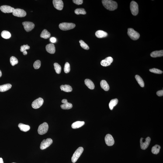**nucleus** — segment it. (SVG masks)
Returning a JSON list of instances; mask_svg holds the SVG:
<instances>
[{"mask_svg": "<svg viewBox=\"0 0 163 163\" xmlns=\"http://www.w3.org/2000/svg\"><path fill=\"white\" fill-rule=\"evenodd\" d=\"M83 150V148L82 147H79L76 150L75 152L73 154L72 157V161L73 163H75L76 162L77 160L81 156L82 154Z\"/></svg>", "mask_w": 163, "mask_h": 163, "instance_id": "obj_4", "label": "nucleus"}, {"mask_svg": "<svg viewBox=\"0 0 163 163\" xmlns=\"http://www.w3.org/2000/svg\"><path fill=\"white\" fill-rule=\"evenodd\" d=\"M54 69L57 74H60L61 72V67L57 63H55L54 64Z\"/></svg>", "mask_w": 163, "mask_h": 163, "instance_id": "obj_32", "label": "nucleus"}, {"mask_svg": "<svg viewBox=\"0 0 163 163\" xmlns=\"http://www.w3.org/2000/svg\"><path fill=\"white\" fill-rule=\"evenodd\" d=\"M102 4L106 9L110 11H114L118 8L117 2L112 0H103Z\"/></svg>", "mask_w": 163, "mask_h": 163, "instance_id": "obj_1", "label": "nucleus"}, {"mask_svg": "<svg viewBox=\"0 0 163 163\" xmlns=\"http://www.w3.org/2000/svg\"><path fill=\"white\" fill-rule=\"evenodd\" d=\"M1 36L3 38L8 39L10 38L11 35L10 32L8 31H3L1 33Z\"/></svg>", "mask_w": 163, "mask_h": 163, "instance_id": "obj_28", "label": "nucleus"}, {"mask_svg": "<svg viewBox=\"0 0 163 163\" xmlns=\"http://www.w3.org/2000/svg\"><path fill=\"white\" fill-rule=\"evenodd\" d=\"M53 3L54 7L56 9L61 10L64 7V3L61 0H53Z\"/></svg>", "mask_w": 163, "mask_h": 163, "instance_id": "obj_12", "label": "nucleus"}, {"mask_svg": "<svg viewBox=\"0 0 163 163\" xmlns=\"http://www.w3.org/2000/svg\"><path fill=\"white\" fill-rule=\"evenodd\" d=\"M105 142L107 145L109 146H113L114 144V140L113 137L110 134H107L105 137Z\"/></svg>", "mask_w": 163, "mask_h": 163, "instance_id": "obj_13", "label": "nucleus"}, {"mask_svg": "<svg viewBox=\"0 0 163 163\" xmlns=\"http://www.w3.org/2000/svg\"><path fill=\"white\" fill-rule=\"evenodd\" d=\"M50 34L49 32L46 29H44L42 32H41L40 35L41 38H42L47 39L50 37Z\"/></svg>", "mask_w": 163, "mask_h": 163, "instance_id": "obj_26", "label": "nucleus"}, {"mask_svg": "<svg viewBox=\"0 0 163 163\" xmlns=\"http://www.w3.org/2000/svg\"><path fill=\"white\" fill-rule=\"evenodd\" d=\"M100 85L102 89L105 91H108L109 89V84L105 80H103L100 82Z\"/></svg>", "mask_w": 163, "mask_h": 163, "instance_id": "obj_25", "label": "nucleus"}, {"mask_svg": "<svg viewBox=\"0 0 163 163\" xmlns=\"http://www.w3.org/2000/svg\"><path fill=\"white\" fill-rule=\"evenodd\" d=\"M0 9L2 12L4 13H12L15 10L14 8L10 6L3 5L0 7Z\"/></svg>", "mask_w": 163, "mask_h": 163, "instance_id": "obj_14", "label": "nucleus"}, {"mask_svg": "<svg viewBox=\"0 0 163 163\" xmlns=\"http://www.w3.org/2000/svg\"><path fill=\"white\" fill-rule=\"evenodd\" d=\"M63 104L61 105L62 109L65 110H68L71 109L73 107V105L71 103H69L66 99H64L62 101Z\"/></svg>", "mask_w": 163, "mask_h": 163, "instance_id": "obj_16", "label": "nucleus"}, {"mask_svg": "<svg viewBox=\"0 0 163 163\" xmlns=\"http://www.w3.org/2000/svg\"><path fill=\"white\" fill-rule=\"evenodd\" d=\"M24 28L27 32L31 31L34 28L35 25L33 22H22Z\"/></svg>", "mask_w": 163, "mask_h": 163, "instance_id": "obj_11", "label": "nucleus"}, {"mask_svg": "<svg viewBox=\"0 0 163 163\" xmlns=\"http://www.w3.org/2000/svg\"><path fill=\"white\" fill-rule=\"evenodd\" d=\"M43 100L41 98H39L35 100L32 104V107L33 109H37L40 108L43 104Z\"/></svg>", "mask_w": 163, "mask_h": 163, "instance_id": "obj_9", "label": "nucleus"}, {"mask_svg": "<svg viewBox=\"0 0 163 163\" xmlns=\"http://www.w3.org/2000/svg\"><path fill=\"white\" fill-rule=\"evenodd\" d=\"M127 33L130 38L133 40H137L140 37L139 34L132 28L128 29Z\"/></svg>", "mask_w": 163, "mask_h": 163, "instance_id": "obj_3", "label": "nucleus"}, {"mask_svg": "<svg viewBox=\"0 0 163 163\" xmlns=\"http://www.w3.org/2000/svg\"><path fill=\"white\" fill-rule=\"evenodd\" d=\"M73 1L74 3L77 5L82 4L83 2V0H73Z\"/></svg>", "mask_w": 163, "mask_h": 163, "instance_id": "obj_39", "label": "nucleus"}, {"mask_svg": "<svg viewBox=\"0 0 163 163\" xmlns=\"http://www.w3.org/2000/svg\"><path fill=\"white\" fill-rule=\"evenodd\" d=\"M60 89L61 91L66 92H71L73 90L72 88L69 85H62L60 86Z\"/></svg>", "mask_w": 163, "mask_h": 163, "instance_id": "obj_23", "label": "nucleus"}, {"mask_svg": "<svg viewBox=\"0 0 163 163\" xmlns=\"http://www.w3.org/2000/svg\"><path fill=\"white\" fill-rule=\"evenodd\" d=\"M46 51L50 54H54L55 52V47L54 44L50 43L46 46Z\"/></svg>", "mask_w": 163, "mask_h": 163, "instance_id": "obj_17", "label": "nucleus"}, {"mask_svg": "<svg viewBox=\"0 0 163 163\" xmlns=\"http://www.w3.org/2000/svg\"><path fill=\"white\" fill-rule=\"evenodd\" d=\"M53 140L50 138H48L46 140H43L41 143L40 148L42 150H44L52 144Z\"/></svg>", "mask_w": 163, "mask_h": 163, "instance_id": "obj_8", "label": "nucleus"}, {"mask_svg": "<svg viewBox=\"0 0 163 163\" xmlns=\"http://www.w3.org/2000/svg\"><path fill=\"white\" fill-rule=\"evenodd\" d=\"M108 33L103 31L99 30L97 31L95 33V36L99 38L106 37L108 36Z\"/></svg>", "mask_w": 163, "mask_h": 163, "instance_id": "obj_18", "label": "nucleus"}, {"mask_svg": "<svg viewBox=\"0 0 163 163\" xmlns=\"http://www.w3.org/2000/svg\"><path fill=\"white\" fill-rule=\"evenodd\" d=\"M48 129V124L46 122H44L39 126L38 130V132L40 135L44 134L47 133Z\"/></svg>", "mask_w": 163, "mask_h": 163, "instance_id": "obj_6", "label": "nucleus"}, {"mask_svg": "<svg viewBox=\"0 0 163 163\" xmlns=\"http://www.w3.org/2000/svg\"><path fill=\"white\" fill-rule=\"evenodd\" d=\"M50 42L52 43H54L56 42V39L55 38L51 37L50 39Z\"/></svg>", "mask_w": 163, "mask_h": 163, "instance_id": "obj_41", "label": "nucleus"}, {"mask_svg": "<svg viewBox=\"0 0 163 163\" xmlns=\"http://www.w3.org/2000/svg\"><path fill=\"white\" fill-rule=\"evenodd\" d=\"M135 78L136 81H137V82L138 83L140 86L142 87H144V83L142 79L138 75H136L135 76Z\"/></svg>", "mask_w": 163, "mask_h": 163, "instance_id": "obj_30", "label": "nucleus"}, {"mask_svg": "<svg viewBox=\"0 0 163 163\" xmlns=\"http://www.w3.org/2000/svg\"><path fill=\"white\" fill-rule=\"evenodd\" d=\"M149 71L150 72L156 74H161L163 73V71H161V70L155 68L150 69Z\"/></svg>", "mask_w": 163, "mask_h": 163, "instance_id": "obj_37", "label": "nucleus"}, {"mask_svg": "<svg viewBox=\"0 0 163 163\" xmlns=\"http://www.w3.org/2000/svg\"></svg>", "mask_w": 163, "mask_h": 163, "instance_id": "obj_45", "label": "nucleus"}, {"mask_svg": "<svg viewBox=\"0 0 163 163\" xmlns=\"http://www.w3.org/2000/svg\"><path fill=\"white\" fill-rule=\"evenodd\" d=\"M84 122L77 121L74 122L72 124L71 127L73 129H77L81 127L85 124Z\"/></svg>", "mask_w": 163, "mask_h": 163, "instance_id": "obj_22", "label": "nucleus"}, {"mask_svg": "<svg viewBox=\"0 0 163 163\" xmlns=\"http://www.w3.org/2000/svg\"><path fill=\"white\" fill-rule=\"evenodd\" d=\"M79 42L80 44V45L82 48L86 50H88L89 49V48L87 44L85 43L83 41L81 40L79 41Z\"/></svg>", "mask_w": 163, "mask_h": 163, "instance_id": "obj_33", "label": "nucleus"}, {"mask_svg": "<svg viewBox=\"0 0 163 163\" xmlns=\"http://www.w3.org/2000/svg\"><path fill=\"white\" fill-rule=\"evenodd\" d=\"M143 138H141L140 139V147L142 150H145L148 148L149 145L151 141V138L149 137H147L145 139V141L144 142L143 141Z\"/></svg>", "mask_w": 163, "mask_h": 163, "instance_id": "obj_7", "label": "nucleus"}, {"mask_svg": "<svg viewBox=\"0 0 163 163\" xmlns=\"http://www.w3.org/2000/svg\"><path fill=\"white\" fill-rule=\"evenodd\" d=\"M130 8L132 14L134 16L137 15L138 13V5L135 1H132L130 2Z\"/></svg>", "mask_w": 163, "mask_h": 163, "instance_id": "obj_5", "label": "nucleus"}, {"mask_svg": "<svg viewBox=\"0 0 163 163\" xmlns=\"http://www.w3.org/2000/svg\"><path fill=\"white\" fill-rule=\"evenodd\" d=\"M85 85L90 89H93L95 88V85L93 82L91 80L86 79L85 80Z\"/></svg>", "mask_w": 163, "mask_h": 163, "instance_id": "obj_24", "label": "nucleus"}, {"mask_svg": "<svg viewBox=\"0 0 163 163\" xmlns=\"http://www.w3.org/2000/svg\"><path fill=\"white\" fill-rule=\"evenodd\" d=\"M157 94L159 96H163V90L157 91Z\"/></svg>", "mask_w": 163, "mask_h": 163, "instance_id": "obj_40", "label": "nucleus"}, {"mask_svg": "<svg viewBox=\"0 0 163 163\" xmlns=\"http://www.w3.org/2000/svg\"><path fill=\"white\" fill-rule=\"evenodd\" d=\"M150 56L154 58L162 57L163 56V50L153 51L150 54Z\"/></svg>", "mask_w": 163, "mask_h": 163, "instance_id": "obj_21", "label": "nucleus"}, {"mask_svg": "<svg viewBox=\"0 0 163 163\" xmlns=\"http://www.w3.org/2000/svg\"><path fill=\"white\" fill-rule=\"evenodd\" d=\"M118 102V100L117 99H115L112 100L110 101L109 104V106L110 109L112 110L115 106L117 104Z\"/></svg>", "mask_w": 163, "mask_h": 163, "instance_id": "obj_27", "label": "nucleus"}, {"mask_svg": "<svg viewBox=\"0 0 163 163\" xmlns=\"http://www.w3.org/2000/svg\"><path fill=\"white\" fill-rule=\"evenodd\" d=\"M23 54L24 55H26L27 54V52L26 50V51H24L23 52Z\"/></svg>", "mask_w": 163, "mask_h": 163, "instance_id": "obj_42", "label": "nucleus"}, {"mask_svg": "<svg viewBox=\"0 0 163 163\" xmlns=\"http://www.w3.org/2000/svg\"><path fill=\"white\" fill-rule=\"evenodd\" d=\"M113 59L112 57H109L102 60L101 62V65L103 67H107L110 65L113 62Z\"/></svg>", "mask_w": 163, "mask_h": 163, "instance_id": "obj_15", "label": "nucleus"}, {"mask_svg": "<svg viewBox=\"0 0 163 163\" xmlns=\"http://www.w3.org/2000/svg\"><path fill=\"white\" fill-rule=\"evenodd\" d=\"M75 24L72 23L63 22L60 24L59 28L61 30L67 31L74 29L75 27Z\"/></svg>", "mask_w": 163, "mask_h": 163, "instance_id": "obj_2", "label": "nucleus"}, {"mask_svg": "<svg viewBox=\"0 0 163 163\" xmlns=\"http://www.w3.org/2000/svg\"><path fill=\"white\" fill-rule=\"evenodd\" d=\"M71 70L70 65L68 62H66L65 64L64 70V72L66 74H67L70 72Z\"/></svg>", "mask_w": 163, "mask_h": 163, "instance_id": "obj_35", "label": "nucleus"}, {"mask_svg": "<svg viewBox=\"0 0 163 163\" xmlns=\"http://www.w3.org/2000/svg\"><path fill=\"white\" fill-rule=\"evenodd\" d=\"M2 76V72H1V70H0V78Z\"/></svg>", "mask_w": 163, "mask_h": 163, "instance_id": "obj_44", "label": "nucleus"}, {"mask_svg": "<svg viewBox=\"0 0 163 163\" xmlns=\"http://www.w3.org/2000/svg\"><path fill=\"white\" fill-rule=\"evenodd\" d=\"M41 66V62L40 60H38L35 62L33 64V67L36 69H38L40 68Z\"/></svg>", "mask_w": 163, "mask_h": 163, "instance_id": "obj_36", "label": "nucleus"}, {"mask_svg": "<svg viewBox=\"0 0 163 163\" xmlns=\"http://www.w3.org/2000/svg\"><path fill=\"white\" fill-rule=\"evenodd\" d=\"M10 62L11 65L14 66L18 64V60L16 57L12 56L10 57Z\"/></svg>", "mask_w": 163, "mask_h": 163, "instance_id": "obj_34", "label": "nucleus"}, {"mask_svg": "<svg viewBox=\"0 0 163 163\" xmlns=\"http://www.w3.org/2000/svg\"><path fill=\"white\" fill-rule=\"evenodd\" d=\"M12 85L10 84H6L0 85V92H5L10 89Z\"/></svg>", "mask_w": 163, "mask_h": 163, "instance_id": "obj_20", "label": "nucleus"}, {"mask_svg": "<svg viewBox=\"0 0 163 163\" xmlns=\"http://www.w3.org/2000/svg\"><path fill=\"white\" fill-rule=\"evenodd\" d=\"M161 146L158 145H156L152 147V148L151 151L153 154H157L160 152Z\"/></svg>", "mask_w": 163, "mask_h": 163, "instance_id": "obj_29", "label": "nucleus"}, {"mask_svg": "<svg viewBox=\"0 0 163 163\" xmlns=\"http://www.w3.org/2000/svg\"><path fill=\"white\" fill-rule=\"evenodd\" d=\"M74 12L77 15H85L86 14V12L85 9L83 8H78L75 9Z\"/></svg>", "mask_w": 163, "mask_h": 163, "instance_id": "obj_31", "label": "nucleus"}, {"mask_svg": "<svg viewBox=\"0 0 163 163\" xmlns=\"http://www.w3.org/2000/svg\"><path fill=\"white\" fill-rule=\"evenodd\" d=\"M0 163H4L3 160L2 158H0Z\"/></svg>", "mask_w": 163, "mask_h": 163, "instance_id": "obj_43", "label": "nucleus"}, {"mask_svg": "<svg viewBox=\"0 0 163 163\" xmlns=\"http://www.w3.org/2000/svg\"><path fill=\"white\" fill-rule=\"evenodd\" d=\"M14 16L19 17H23L26 16V12L24 10L20 9H15L12 12Z\"/></svg>", "mask_w": 163, "mask_h": 163, "instance_id": "obj_10", "label": "nucleus"}, {"mask_svg": "<svg viewBox=\"0 0 163 163\" xmlns=\"http://www.w3.org/2000/svg\"><path fill=\"white\" fill-rule=\"evenodd\" d=\"M18 127L23 132H27L30 130V127L29 125H26L22 123H20L18 125Z\"/></svg>", "mask_w": 163, "mask_h": 163, "instance_id": "obj_19", "label": "nucleus"}, {"mask_svg": "<svg viewBox=\"0 0 163 163\" xmlns=\"http://www.w3.org/2000/svg\"><path fill=\"white\" fill-rule=\"evenodd\" d=\"M30 47L27 44L26 45H24L23 46H22L20 47V51L21 52H23L24 51H26V50L29 49H30Z\"/></svg>", "mask_w": 163, "mask_h": 163, "instance_id": "obj_38", "label": "nucleus"}]
</instances>
